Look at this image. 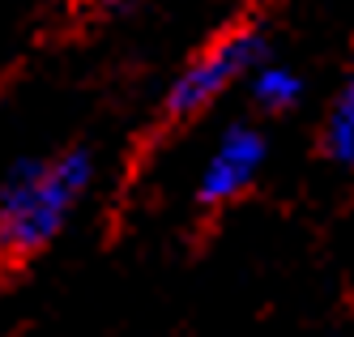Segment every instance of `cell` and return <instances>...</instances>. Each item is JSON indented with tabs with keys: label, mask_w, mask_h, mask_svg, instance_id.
<instances>
[{
	"label": "cell",
	"mask_w": 354,
	"mask_h": 337,
	"mask_svg": "<svg viewBox=\"0 0 354 337\" xmlns=\"http://www.w3.org/2000/svg\"><path fill=\"white\" fill-rule=\"evenodd\" d=\"M324 154L337 167L354 171V69L342 82V90L333 94V102H328V116H324Z\"/></svg>",
	"instance_id": "cell-5"
},
{
	"label": "cell",
	"mask_w": 354,
	"mask_h": 337,
	"mask_svg": "<svg viewBox=\"0 0 354 337\" xmlns=\"http://www.w3.org/2000/svg\"><path fill=\"white\" fill-rule=\"evenodd\" d=\"M257 64H265V35L257 26H239V30L222 35L218 43H209L201 56L188 60V69L171 82L167 90V116L171 120H188L196 111L214 107V102L239 86L243 77L257 73Z\"/></svg>",
	"instance_id": "cell-2"
},
{
	"label": "cell",
	"mask_w": 354,
	"mask_h": 337,
	"mask_svg": "<svg viewBox=\"0 0 354 337\" xmlns=\"http://www.w3.org/2000/svg\"><path fill=\"white\" fill-rule=\"evenodd\" d=\"M248 90H252V98H257V107L282 116V111L299 107V98H303V90H308V82H303L299 69H290L282 60H265V64H257V73L248 77Z\"/></svg>",
	"instance_id": "cell-4"
},
{
	"label": "cell",
	"mask_w": 354,
	"mask_h": 337,
	"mask_svg": "<svg viewBox=\"0 0 354 337\" xmlns=\"http://www.w3.org/2000/svg\"><path fill=\"white\" fill-rule=\"evenodd\" d=\"M269 163V141L257 124H226L214 137L209 154L196 171V201L201 205H226L239 201L261 179Z\"/></svg>",
	"instance_id": "cell-3"
},
{
	"label": "cell",
	"mask_w": 354,
	"mask_h": 337,
	"mask_svg": "<svg viewBox=\"0 0 354 337\" xmlns=\"http://www.w3.org/2000/svg\"><path fill=\"white\" fill-rule=\"evenodd\" d=\"M94 184L86 149H60L47 158H21L0 179V252L13 261L43 252L68 226L73 210Z\"/></svg>",
	"instance_id": "cell-1"
}]
</instances>
